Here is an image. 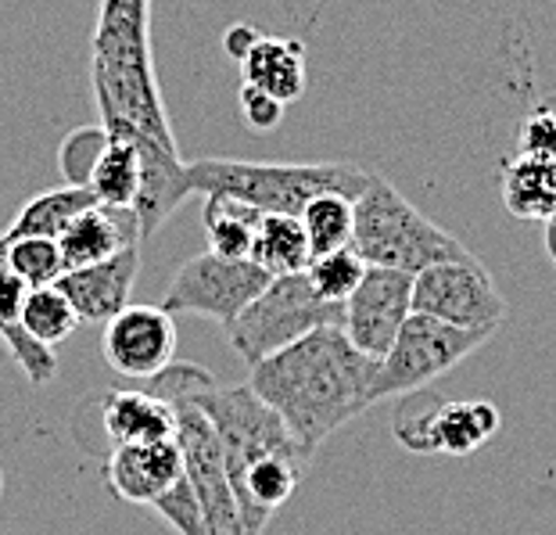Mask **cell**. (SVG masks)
<instances>
[{
	"instance_id": "obj_1",
	"label": "cell",
	"mask_w": 556,
	"mask_h": 535,
	"mask_svg": "<svg viewBox=\"0 0 556 535\" xmlns=\"http://www.w3.org/2000/svg\"><path fill=\"white\" fill-rule=\"evenodd\" d=\"M374 371L377 360L363 356L345 331L316 327L288 349L258 360L248 385L288 424L294 443L316 457L330 435L374 407Z\"/></svg>"
},
{
	"instance_id": "obj_2",
	"label": "cell",
	"mask_w": 556,
	"mask_h": 535,
	"mask_svg": "<svg viewBox=\"0 0 556 535\" xmlns=\"http://www.w3.org/2000/svg\"><path fill=\"white\" fill-rule=\"evenodd\" d=\"M90 83L112 137L176 145L151 54V0H101L90 40Z\"/></svg>"
},
{
	"instance_id": "obj_3",
	"label": "cell",
	"mask_w": 556,
	"mask_h": 535,
	"mask_svg": "<svg viewBox=\"0 0 556 535\" xmlns=\"http://www.w3.org/2000/svg\"><path fill=\"white\" fill-rule=\"evenodd\" d=\"M370 170L352 162H244V159H198L187 162L191 195L230 198L255 212L302 216L316 195H345L356 201Z\"/></svg>"
},
{
	"instance_id": "obj_4",
	"label": "cell",
	"mask_w": 556,
	"mask_h": 535,
	"mask_svg": "<svg viewBox=\"0 0 556 535\" xmlns=\"http://www.w3.org/2000/svg\"><path fill=\"white\" fill-rule=\"evenodd\" d=\"M352 248L363 256L366 266L406 273H420L445 259L475 256L453 234L424 216L381 173H374L366 191L352 201Z\"/></svg>"
},
{
	"instance_id": "obj_5",
	"label": "cell",
	"mask_w": 556,
	"mask_h": 535,
	"mask_svg": "<svg viewBox=\"0 0 556 535\" xmlns=\"http://www.w3.org/2000/svg\"><path fill=\"white\" fill-rule=\"evenodd\" d=\"M341 320H345V306L319 299L302 270L269 277L266 288L230 324H223V335L248 366H255L316 327H341Z\"/></svg>"
},
{
	"instance_id": "obj_6",
	"label": "cell",
	"mask_w": 556,
	"mask_h": 535,
	"mask_svg": "<svg viewBox=\"0 0 556 535\" xmlns=\"http://www.w3.org/2000/svg\"><path fill=\"white\" fill-rule=\"evenodd\" d=\"M187 399H194V407L205 413L212 432H216L219 449H223V463H227L233 489H238V482L255 468V463H263L269 457H291V453L313 457L294 443L288 424L277 418L274 407H266V402L255 396L252 385L223 388L212 382Z\"/></svg>"
},
{
	"instance_id": "obj_7",
	"label": "cell",
	"mask_w": 556,
	"mask_h": 535,
	"mask_svg": "<svg viewBox=\"0 0 556 535\" xmlns=\"http://www.w3.org/2000/svg\"><path fill=\"white\" fill-rule=\"evenodd\" d=\"M492 335L489 331H464L453 324H442L434 316L409 313L406 324L399 327L395 341L388 345V352L377 360L370 399H395L413 396L424 385H431L434 377L448 374L459 366L470 352H478Z\"/></svg>"
},
{
	"instance_id": "obj_8",
	"label": "cell",
	"mask_w": 556,
	"mask_h": 535,
	"mask_svg": "<svg viewBox=\"0 0 556 535\" xmlns=\"http://www.w3.org/2000/svg\"><path fill=\"white\" fill-rule=\"evenodd\" d=\"M413 313L434 316L442 324L464 331L495 335L510 306L495 291L489 270L478 263V256H467L431 263L428 270L413 273Z\"/></svg>"
},
{
	"instance_id": "obj_9",
	"label": "cell",
	"mask_w": 556,
	"mask_h": 535,
	"mask_svg": "<svg viewBox=\"0 0 556 535\" xmlns=\"http://www.w3.org/2000/svg\"><path fill=\"white\" fill-rule=\"evenodd\" d=\"M169 407L176 410L173 438H176V446H180L184 478L191 482V489L198 496V507L208 525V535H244L238 496H233L219 438L212 432L208 418L194 407V399H187V396L173 399Z\"/></svg>"
},
{
	"instance_id": "obj_10",
	"label": "cell",
	"mask_w": 556,
	"mask_h": 535,
	"mask_svg": "<svg viewBox=\"0 0 556 535\" xmlns=\"http://www.w3.org/2000/svg\"><path fill=\"white\" fill-rule=\"evenodd\" d=\"M269 284V273L252 259H227L216 252H201L173 273L165 288V313H194L230 324L241 309Z\"/></svg>"
},
{
	"instance_id": "obj_11",
	"label": "cell",
	"mask_w": 556,
	"mask_h": 535,
	"mask_svg": "<svg viewBox=\"0 0 556 535\" xmlns=\"http://www.w3.org/2000/svg\"><path fill=\"white\" fill-rule=\"evenodd\" d=\"M413 313V273L388 270V266H366L356 291L345 299V320L341 331L356 345L363 356L381 360L388 345L395 341L399 327Z\"/></svg>"
},
{
	"instance_id": "obj_12",
	"label": "cell",
	"mask_w": 556,
	"mask_h": 535,
	"mask_svg": "<svg viewBox=\"0 0 556 535\" xmlns=\"http://www.w3.org/2000/svg\"><path fill=\"white\" fill-rule=\"evenodd\" d=\"M500 410L489 399H445L420 418H395V438L409 453L470 457L500 432Z\"/></svg>"
},
{
	"instance_id": "obj_13",
	"label": "cell",
	"mask_w": 556,
	"mask_h": 535,
	"mask_svg": "<svg viewBox=\"0 0 556 535\" xmlns=\"http://www.w3.org/2000/svg\"><path fill=\"white\" fill-rule=\"evenodd\" d=\"M101 352L115 374L148 382L162 366L173 363L176 324L162 306H123L112 320H104Z\"/></svg>"
},
{
	"instance_id": "obj_14",
	"label": "cell",
	"mask_w": 556,
	"mask_h": 535,
	"mask_svg": "<svg viewBox=\"0 0 556 535\" xmlns=\"http://www.w3.org/2000/svg\"><path fill=\"white\" fill-rule=\"evenodd\" d=\"M180 478H184V460L176 438L112 446L109 460H104V485H109V493L134 507H151Z\"/></svg>"
},
{
	"instance_id": "obj_15",
	"label": "cell",
	"mask_w": 556,
	"mask_h": 535,
	"mask_svg": "<svg viewBox=\"0 0 556 535\" xmlns=\"http://www.w3.org/2000/svg\"><path fill=\"white\" fill-rule=\"evenodd\" d=\"M137 270H140V245H126L115 256L101 259V263L65 270L62 277H58V288L73 302L79 320L104 324V320H112L123 306H129Z\"/></svg>"
},
{
	"instance_id": "obj_16",
	"label": "cell",
	"mask_w": 556,
	"mask_h": 535,
	"mask_svg": "<svg viewBox=\"0 0 556 535\" xmlns=\"http://www.w3.org/2000/svg\"><path fill=\"white\" fill-rule=\"evenodd\" d=\"M134 145L140 151V191L134 216L140 223V237L148 241L191 198V184H187V162L176 145H155V140H134Z\"/></svg>"
},
{
	"instance_id": "obj_17",
	"label": "cell",
	"mask_w": 556,
	"mask_h": 535,
	"mask_svg": "<svg viewBox=\"0 0 556 535\" xmlns=\"http://www.w3.org/2000/svg\"><path fill=\"white\" fill-rule=\"evenodd\" d=\"M54 241L62 248L65 270H76V266L101 263V259L115 256L126 245H144V237H140V223L134 216V209L90 206L76 220H68V227Z\"/></svg>"
},
{
	"instance_id": "obj_18",
	"label": "cell",
	"mask_w": 556,
	"mask_h": 535,
	"mask_svg": "<svg viewBox=\"0 0 556 535\" xmlns=\"http://www.w3.org/2000/svg\"><path fill=\"white\" fill-rule=\"evenodd\" d=\"M238 65H241V76H244L248 87L274 94V98L283 104L299 101L305 94V83H309L302 40L263 37V33H258L255 43L248 47Z\"/></svg>"
},
{
	"instance_id": "obj_19",
	"label": "cell",
	"mask_w": 556,
	"mask_h": 535,
	"mask_svg": "<svg viewBox=\"0 0 556 535\" xmlns=\"http://www.w3.org/2000/svg\"><path fill=\"white\" fill-rule=\"evenodd\" d=\"M101 424L112 446H134V443H159L173 438L176 432V410L155 391H109L101 399Z\"/></svg>"
},
{
	"instance_id": "obj_20",
	"label": "cell",
	"mask_w": 556,
	"mask_h": 535,
	"mask_svg": "<svg viewBox=\"0 0 556 535\" xmlns=\"http://www.w3.org/2000/svg\"><path fill=\"white\" fill-rule=\"evenodd\" d=\"M26 281H18L8 266H0V341L29 385H51L58 377V356L22 327V302H26Z\"/></svg>"
},
{
	"instance_id": "obj_21",
	"label": "cell",
	"mask_w": 556,
	"mask_h": 535,
	"mask_svg": "<svg viewBox=\"0 0 556 535\" xmlns=\"http://www.w3.org/2000/svg\"><path fill=\"white\" fill-rule=\"evenodd\" d=\"M503 206L517 220L546 223L556 212V162L520 151L503 170Z\"/></svg>"
},
{
	"instance_id": "obj_22",
	"label": "cell",
	"mask_w": 556,
	"mask_h": 535,
	"mask_svg": "<svg viewBox=\"0 0 556 535\" xmlns=\"http://www.w3.org/2000/svg\"><path fill=\"white\" fill-rule=\"evenodd\" d=\"M255 266H263L269 277L280 273H302L309 266V237L299 216H283V212H263L255 223L252 252H248Z\"/></svg>"
},
{
	"instance_id": "obj_23",
	"label": "cell",
	"mask_w": 556,
	"mask_h": 535,
	"mask_svg": "<svg viewBox=\"0 0 556 535\" xmlns=\"http://www.w3.org/2000/svg\"><path fill=\"white\" fill-rule=\"evenodd\" d=\"M98 206V198L90 195V187H51V191L33 195L26 206L18 209V216L11 220V227L4 231L8 237H58L68 220H76L83 209Z\"/></svg>"
},
{
	"instance_id": "obj_24",
	"label": "cell",
	"mask_w": 556,
	"mask_h": 535,
	"mask_svg": "<svg viewBox=\"0 0 556 535\" xmlns=\"http://www.w3.org/2000/svg\"><path fill=\"white\" fill-rule=\"evenodd\" d=\"M87 187H90V195L98 198V206L134 209L137 191H140V151L134 140L109 134V145H104L98 162H93Z\"/></svg>"
},
{
	"instance_id": "obj_25",
	"label": "cell",
	"mask_w": 556,
	"mask_h": 535,
	"mask_svg": "<svg viewBox=\"0 0 556 535\" xmlns=\"http://www.w3.org/2000/svg\"><path fill=\"white\" fill-rule=\"evenodd\" d=\"M83 324L73 302L65 299V291L58 284H43V288H29L26 302H22V327L47 349L73 338V331Z\"/></svg>"
},
{
	"instance_id": "obj_26",
	"label": "cell",
	"mask_w": 556,
	"mask_h": 535,
	"mask_svg": "<svg viewBox=\"0 0 556 535\" xmlns=\"http://www.w3.org/2000/svg\"><path fill=\"white\" fill-rule=\"evenodd\" d=\"M263 212L241 206L230 198H205V237L208 252L227 256V259H248L252 252L255 223Z\"/></svg>"
},
{
	"instance_id": "obj_27",
	"label": "cell",
	"mask_w": 556,
	"mask_h": 535,
	"mask_svg": "<svg viewBox=\"0 0 556 535\" xmlns=\"http://www.w3.org/2000/svg\"><path fill=\"white\" fill-rule=\"evenodd\" d=\"M4 241V266L15 273L18 281H26V288H43V284H58L65 273L62 248L54 237H8Z\"/></svg>"
},
{
	"instance_id": "obj_28",
	"label": "cell",
	"mask_w": 556,
	"mask_h": 535,
	"mask_svg": "<svg viewBox=\"0 0 556 535\" xmlns=\"http://www.w3.org/2000/svg\"><path fill=\"white\" fill-rule=\"evenodd\" d=\"M302 227L309 237V252L324 256L352 245V201L345 195H316L302 209Z\"/></svg>"
},
{
	"instance_id": "obj_29",
	"label": "cell",
	"mask_w": 556,
	"mask_h": 535,
	"mask_svg": "<svg viewBox=\"0 0 556 535\" xmlns=\"http://www.w3.org/2000/svg\"><path fill=\"white\" fill-rule=\"evenodd\" d=\"M363 273H366V263L352 245L334 248V252H324V256H313L309 266H305V277H309L313 291L319 295V299L341 302V306H345L349 295L356 291Z\"/></svg>"
},
{
	"instance_id": "obj_30",
	"label": "cell",
	"mask_w": 556,
	"mask_h": 535,
	"mask_svg": "<svg viewBox=\"0 0 556 535\" xmlns=\"http://www.w3.org/2000/svg\"><path fill=\"white\" fill-rule=\"evenodd\" d=\"M109 145V129L101 123L98 126H76L73 134L62 140L58 148V165H62V176L65 184H76V187H87L90 181V170L98 162V154Z\"/></svg>"
},
{
	"instance_id": "obj_31",
	"label": "cell",
	"mask_w": 556,
	"mask_h": 535,
	"mask_svg": "<svg viewBox=\"0 0 556 535\" xmlns=\"http://www.w3.org/2000/svg\"><path fill=\"white\" fill-rule=\"evenodd\" d=\"M151 510H155V514L176 535H208V525H205L201 507H198V496H194L191 482H187V478L176 482L169 493H162L155 503H151Z\"/></svg>"
},
{
	"instance_id": "obj_32",
	"label": "cell",
	"mask_w": 556,
	"mask_h": 535,
	"mask_svg": "<svg viewBox=\"0 0 556 535\" xmlns=\"http://www.w3.org/2000/svg\"><path fill=\"white\" fill-rule=\"evenodd\" d=\"M238 104H241V115H244V123L258 129V134H266V129H277L280 126V119H283V109L288 104L277 101L274 94H266V90H258V87H241L238 94Z\"/></svg>"
},
{
	"instance_id": "obj_33",
	"label": "cell",
	"mask_w": 556,
	"mask_h": 535,
	"mask_svg": "<svg viewBox=\"0 0 556 535\" xmlns=\"http://www.w3.org/2000/svg\"><path fill=\"white\" fill-rule=\"evenodd\" d=\"M520 145H525V154L556 162V109L531 112L520 126Z\"/></svg>"
},
{
	"instance_id": "obj_34",
	"label": "cell",
	"mask_w": 556,
	"mask_h": 535,
	"mask_svg": "<svg viewBox=\"0 0 556 535\" xmlns=\"http://www.w3.org/2000/svg\"><path fill=\"white\" fill-rule=\"evenodd\" d=\"M255 37H258L255 26H248V22H238V26L227 29V37H223V47H227V54L233 58V62H241L248 47L255 43Z\"/></svg>"
},
{
	"instance_id": "obj_35",
	"label": "cell",
	"mask_w": 556,
	"mask_h": 535,
	"mask_svg": "<svg viewBox=\"0 0 556 535\" xmlns=\"http://www.w3.org/2000/svg\"><path fill=\"white\" fill-rule=\"evenodd\" d=\"M546 252H549V259L556 263V223L553 220H546Z\"/></svg>"
},
{
	"instance_id": "obj_36",
	"label": "cell",
	"mask_w": 556,
	"mask_h": 535,
	"mask_svg": "<svg viewBox=\"0 0 556 535\" xmlns=\"http://www.w3.org/2000/svg\"><path fill=\"white\" fill-rule=\"evenodd\" d=\"M0 496H4V474H0Z\"/></svg>"
},
{
	"instance_id": "obj_37",
	"label": "cell",
	"mask_w": 556,
	"mask_h": 535,
	"mask_svg": "<svg viewBox=\"0 0 556 535\" xmlns=\"http://www.w3.org/2000/svg\"><path fill=\"white\" fill-rule=\"evenodd\" d=\"M549 220H553V223H556V212H553V216H549Z\"/></svg>"
}]
</instances>
